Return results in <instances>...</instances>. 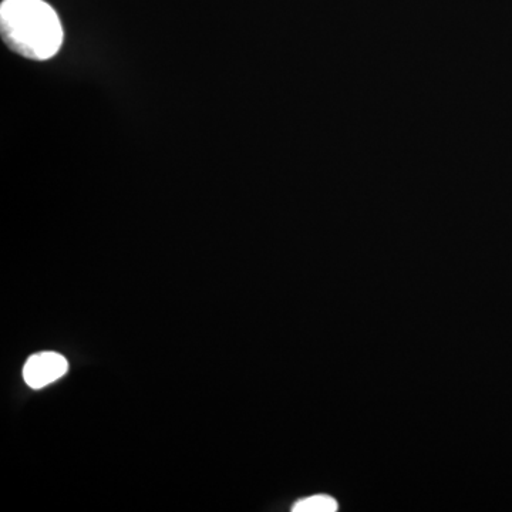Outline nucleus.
Returning a JSON list of instances; mask_svg holds the SVG:
<instances>
[{"label":"nucleus","instance_id":"nucleus-3","mask_svg":"<svg viewBox=\"0 0 512 512\" xmlns=\"http://www.w3.org/2000/svg\"><path fill=\"white\" fill-rule=\"evenodd\" d=\"M338 503L329 495H313L293 505V512H335L338 511Z\"/></svg>","mask_w":512,"mask_h":512},{"label":"nucleus","instance_id":"nucleus-1","mask_svg":"<svg viewBox=\"0 0 512 512\" xmlns=\"http://www.w3.org/2000/svg\"><path fill=\"white\" fill-rule=\"evenodd\" d=\"M0 33L18 55L49 60L63 43V26L55 9L45 0H3Z\"/></svg>","mask_w":512,"mask_h":512},{"label":"nucleus","instance_id":"nucleus-2","mask_svg":"<svg viewBox=\"0 0 512 512\" xmlns=\"http://www.w3.org/2000/svg\"><path fill=\"white\" fill-rule=\"evenodd\" d=\"M69 369V363L62 355L55 352L37 353L29 357L23 367L25 382L32 389H43L47 384L56 382Z\"/></svg>","mask_w":512,"mask_h":512}]
</instances>
